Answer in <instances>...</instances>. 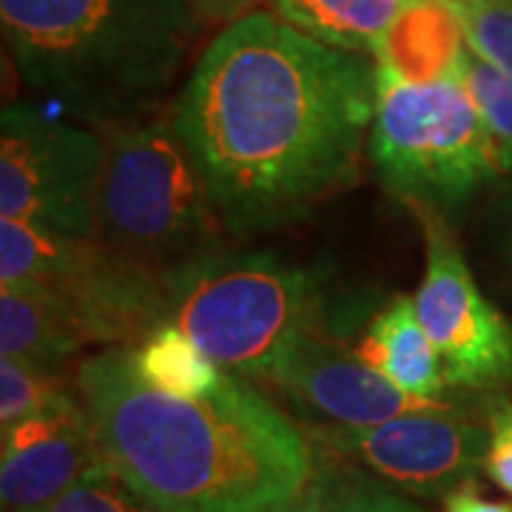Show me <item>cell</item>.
<instances>
[{
	"mask_svg": "<svg viewBox=\"0 0 512 512\" xmlns=\"http://www.w3.org/2000/svg\"><path fill=\"white\" fill-rule=\"evenodd\" d=\"M46 512H160L148 498L111 470L100 458L86 476Z\"/></svg>",
	"mask_w": 512,
	"mask_h": 512,
	"instance_id": "obj_22",
	"label": "cell"
},
{
	"mask_svg": "<svg viewBox=\"0 0 512 512\" xmlns=\"http://www.w3.org/2000/svg\"><path fill=\"white\" fill-rule=\"evenodd\" d=\"M444 512H512V501L487 498L476 481H467L444 498Z\"/></svg>",
	"mask_w": 512,
	"mask_h": 512,
	"instance_id": "obj_26",
	"label": "cell"
},
{
	"mask_svg": "<svg viewBox=\"0 0 512 512\" xmlns=\"http://www.w3.org/2000/svg\"><path fill=\"white\" fill-rule=\"evenodd\" d=\"M316 453L353 464L382 484L419 498H447L484 470L490 441L484 419L461 404L410 413L376 427H313Z\"/></svg>",
	"mask_w": 512,
	"mask_h": 512,
	"instance_id": "obj_9",
	"label": "cell"
},
{
	"mask_svg": "<svg viewBox=\"0 0 512 512\" xmlns=\"http://www.w3.org/2000/svg\"><path fill=\"white\" fill-rule=\"evenodd\" d=\"M191 9L202 18V23H222V26H231L237 20L248 18L259 12L256 6L262 0H188Z\"/></svg>",
	"mask_w": 512,
	"mask_h": 512,
	"instance_id": "obj_25",
	"label": "cell"
},
{
	"mask_svg": "<svg viewBox=\"0 0 512 512\" xmlns=\"http://www.w3.org/2000/svg\"><path fill=\"white\" fill-rule=\"evenodd\" d=\"M456 77L473 97L481 123L490 140V151L498 165V174L512 171V77L495 69L470 46L458 60Z\"/></svg>",
	"mask_w": 512,
	"mask_h": 512,
	"instance_id": "obj_19",
	"label": "cell"
},
{
	"mask_svg": "<svg viewBox=\"0 0 512 512\" xmlns=\"http://www.w3.org/2000/svg\"><path fill=\"white\" fill-rule=\"evenodd\" d=\"M100 461L77 387L3 430V512H46Z\"/></svg>",
	"mask_w": 512,
	"mask_h": 512,
	"instance_id": "obj_12",
	"label": "cell"
},
{
	"mask_svg": "<svg viewBox=\"0 0 512 512\" xmlns=\"http://www.w3.org/2000/svg\"><path fill=\"white\" fill-rule=\"evenodd\" d=\"M461 23L467 46L512 77V0H441Z\"/></svg>",
	"mask_w": 512,
	"mask_h": 512,
	"instance_id": "obj_21",
	"label": "cell"
},
{
	"mask_svg": "<svg viewBox=\"0 0 512 512\" xmlns=\"http://www.w3.org/2000/svg\"><path fill=\"white\" fill-rule=\"evenodd\" d=\"M367 151L387 194L441 217L498 177L481 114L458 77L407 83L379 66Z\"/></svg>",
	"mask_w": 512,
	"mask_h": 512,
	"instance_id": "obj_6",
	"label": "cell"
},
{
	"mask_svg": "<svg viewBox=\"0 0 512 512\" xmlns=\"http://www.w3.org/2000/svg\"><path fill=\"white\" fill-rule=\"evenodd\" d=\"M490 441L484 453V473L498 490L512 495V402L493 396L487 402Z\"/></svg>",
	"mask_w": 512,
	"mask_h": 512,
	"instance_id": "obj_23",
	"label": "cell"
},
{
	"mask_svg": "<svg viewBox=\"0 0 512 512\" xmlns=\"http://www.w3.org/2000/svg\"><path fill=\"white\" fill-rule=\"evenodd\" d=\"M94 339L69 305L35 288L0 291V350L6 359L66 367Z\"/></svg>",
	"mask_w": 512,
	"mask_h": 512,
	"instance_id": "obj_14",
	"label": "cell"
},
{
	"mask_svg": "<svg viewBox=\"0 0 512 512\" xmlns=\"http://www.w3.org/2000/svg\"><path fill=\"white\" fill-rule=\"evenodd\" d=\"M168 322L237 376L274 382L322 322L316 276L274 254L217 251L163 276Z\"/></svg>",
	"mask_w": 512,
	"mask_h": 512,
	"instance_id": "obj_4",
	"label": "cell"
},
{
	"mask_svg": "<svg viewBox=\"0 0 512 512\" xmlns=\"http://www.w3.org/2000/svg\"><path fill=\"white\" fill-rule=\"evenodd\" d=\"M225 222L171 106L109 134L97 197V237L154 274L225 251Z\"/></svg>",
	"mask_w": 512,
	"mask_h": 512,
	"instance_id": "obj_5",
	"label": "cell"
},
{
	"mask_svg": "<svg viewBox=\"0 0 512 512\" xmlns=\"http://www.w3.org/2000/svg\"><path fill=\"white\" fill-rule=\"evenodd\" d=\"M467 49L461 23L441 0H413L382 40L376 63L407 83H439L456 77Z\"/></svg>",
	"mask_w": 512,
	"mask_h": 512,
	"instance_id": "obj_15",
	"label": "cell"
},
{
	"mask_svg": "<svg viewBox=\"0 0 512 512\" xmlns=\"http://www.w3.org/2000/svg\"><path fill=\"white\" fill-rule=\"evenodd\" d=\"M484 251L495 282L512 299V194L495 202L484 220Z\"/></svg>",
	"mask_w": 512,
	"mask_h": 512,
	"instance_id": "obj_24",
	"label": "cell"
},
{
	"mask_svg": "<svg viewBox=\"0 0 512 512\" xmlns=\"http://www.w3.org/2000/svg\"><path fill=\"white\" fill-rule=\"evenodd\" d=\"M0 23L26 89L106 137L174 103L205 26L188 0H0Z\"/></svg>",
	"mask_w": 512,
	"mask_h": 512,
	"instance_id": "obj_3",
	"label": "cell"
},
{
	"mask_svg": "<svg viewBox=\"0 0 512 512\" xmlns=\"http://www.w3.org/2000/svg\"><path fill=\"white\" fill-rule=\"evenodd\" d=\"M109 137L49 106L12 103L0 117V211L69 237H97Z\"/></svg>",
	"mask_w": 512,
	"mask_h": 512,
	"instance_id": "obj_8",
	"label": "cell"
},
{
	"mask_svg": "<svg viewBox=\"0 0 512 512\" xmlns=\"http://www.w3.org/2000/svg\"><path fill=\"white\" fill-rule=\"evenodd\" d=\"M413 0H271V12L330 49L376 57Z\"/></svg>",
	"mask_w": 512,
	"mask_h": 512,
	"instance_id": "obj_16",
	"label": "cell"
},
{
	"mask_svg": "<svg viewBox=\"0 0 512 512\" xmlns=\"http://www.w3.org/2000/svg\"><path fill=\"white\" fill-rule=\"evenodd\" d=\"M305 498L319 512H424L379 478L325 453H316V473Z\"/></svg>",
	"mask_w": 512,
	"mask_h": 512,
	"instance_id": "obj_18",
	"label": "cell"
},
{
	"mask_svg": "<svg viewBox=\"0 0 512 512\" xmlns=\"http://www.w3.org/2000/svg\"><path fill=\"white\" fill-rule=\"evenodd\" d=\"M353 353L413 396L441 402L447 393L441 359L421 325L416 299L404 293L373 313Z\"/></svg>",
	"mask_w": 512,
	"mask_h": 512,
	"instance_id": "obj_13",
	"label": "cell"
},
{
	"mask_svg": "<svg viewBox=\"0 0 512 512\" xmlns=\"http://www.w3.org/2000/svg\"><path fill=\"white\" fill-rule=\"evenodd\" d=\"M379 66L254 12L197 57L171 103L225 231L256 237L302 220L359 177Z\"/></svg>",
	"mask_w": 512,
	"mask_h": 512,
	"instance_id": "obj_1",
	"label": "cell"
},
{
	"mask_svg": "<svg viewBox=\"0 0 512 512\" xmlns=\"http://www.w3.org/2000/svg\"><path fill=\"white\" fill-rule=\"evenodd\" d=\"M271 384L316 421L313 427H376L444 404L407 393L319 330L293 348Z\"/></svg>",
	"mask_w": 512,
	"mask_h": 512,
	"instance_id": "obj_11",
	"label": "cell"
},
{
	"mask_svg": "<svg viewBox=\"0 0 512 512\" xmlns=\"http://www.w3.org/2000/svg\"><path fill=\"white\" fill-rule=\"evenodd\" d=\"M274 512H319L316 507H313L308 498H302V501H296V504H288V507H279V510Z\"/></svg>",
	"mask_w": 512,
	"mask_h": 512,
	"instance_id": "obj_27",
	"label": "cell"
},
{
	"mask_svg": "<svg viewBox=\"0 0 512 512\" xmlns=\"http://www.w3.org/2000/svg\"><path fill=\"white\" fill-rule=\"evenodd\" d=\"M74 379L100 458L160 512H274L308 495L311 436L237 373L183 399L143 382L134 348H103Z\"/></svg>",
	"mask_w": 512,
	"mask_h": 512,
	"instance_id": "obj_2",
	"label": "cell"
},
{
	"mask_svg": "<svg viewBox=\"0 0 512 512\" xmlns=\"http://www.w3.org/2000/svg\"><path fill=\"white\" fill-rule=\"evenodd\" d=\"M424 231V282L416 313L439 353L447 390H498L512 382V325L481 293L447 217L416 208Z\"/></svg>",
	"mask_w": 512,
	"mask_h": 512,
	"instance_id": "obj_10",
	"label": "cell"
},
{
	"mask_svg": "<svg viewBox=\"0 0 512 512\" xmlns=\"http://www.w3.org/2000/svg\"><path fill=\"white\" fill-rule=\"evenodd\" d=\"M77 387L66 367H46L26 359H6L0 365V427H12Z\"/></svg>",
	"mask_w": 512,
	"mask_h": 512,
	"instance_id": "obj_20",
	"label": "cell"
},
{
	"mask_svg": "<svg viewBox=\"0 0 512 512\" xmlns=\"http://www.w3.org/2000/svg\"><path fill=\"white\" fill-rule=\"evenodd\" d=\"M3 288H35L69 305L100 348H137L168 322L163 276L106 248L29 222H0Z\"/></svg>",
	"mask_w": 512,
	"mask_h": 512,
	"instance_id": "obj_7",
	"label": "cell"
},
{
	"mask_svg": "<svg viewBox=\"0 0 512 512\" xmlns=\"http://www.w3.org/2000/svg\"><path fill=\"white\" fill-rule=\"evenodd\" d=\"M134 365L157 390L183 399H205L222 390L231 370L220 367L211 356L202 353L177 325H163L134 348Z\"/></svg>",
	"mask_w": 512,
	"mask_h": 512,
	"instance_id": "obj_17",
	"label": "cell"
}]
</instances>
